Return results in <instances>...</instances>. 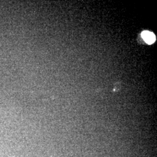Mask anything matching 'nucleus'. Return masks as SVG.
I'll return each instance as SVG.
<instances>
[{
    "label": "nucleus",
    "instance_id": "obj_1",
    "mask_svg": "<svg viewBox=\"0 0 157 157\" xmlns=\"http://www.w3.org/2000/svg\"><path fill=\"white\" fill-rule=\"evenodd\" d=\"M141 35L143 40L148 44H152L155 41L156 37L155 34L152 32L148 31H144L141 33Z\"/></svg>",
    "mask_w": 157,
    "mask_h": 157
}]
</instances>
